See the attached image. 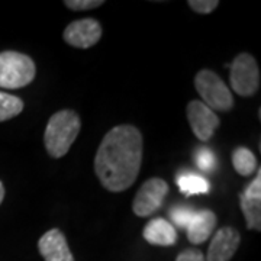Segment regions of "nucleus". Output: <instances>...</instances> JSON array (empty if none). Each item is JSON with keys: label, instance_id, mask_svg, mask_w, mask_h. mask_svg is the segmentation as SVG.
Returning <instances> with one entry per match:
<instances>
[{"label": "nucleus", "instance_id": "f8f14e48", "mask_svg": "<svg viewBox=\"0 0 261 261\" xmlns=\"http://www.w3.org/2000/svg\"><path fill=\"white\" fill-rule=\"evenodd\" d=\"M216 215L209 209H200L193 214L192 221L187 226V238L190 244L199 245L203 244L212 235L215 226H216Z\"/></svg>", "mask_w": 261, "mask_h": 261}, {"label": "nucleus", "instance_id": "412c9836", "mask_svg": "<svg viewBox=\"0 0 261 261\" xmlns=\"http://www.w3.org/2000/svg\"><path fill=\"white\" fill-rule=\"evenodd\" d=\"M176 261H205V254L196 248H187L178 254Z\"/></svg>", "mask_w": 261, "mask_h": 261}, {"label": "nucleus", "instance_id": "20e7f679", "mask_svg": "<svg viewBox=\"0 0 261 261\" xmlns=\"http://www.w3.org/2000/svg\"><path fill=\"white\" fill-rule=\"evenodd\" d=\"M195 89L211 111L228 112L233 108L232 93L219 75L211 70H200L195 75Z\"/></svg>", "mask_w": 261, "mask_h": 261}, {"label": "nucleus", "instance_id": "f257e3e1", "mask_svg": "<svg viewBox=\"0 0 261 261\" xmlns=\"http://www.w3.org/2000/svg\"><path fill=\"white\" fill-rule=\"evenodd\" d=\"M142 163V134L134 125H118L99 145L94 171L102 186L119 193L129 189L138 177Z\"/></svg>", "mask_w": 261, "mask_h": 261}, {"label": "nucleus", "instance_id": "6e6552de", "mask_svg": "<svg viewBox=\"0 0 261 261\" xmlns=\"http://www.w3.org/2000/svg\"><path fill=\"white\" fill-rule=\"evenodd\" d=\"M64 41L75 48H87L96 45L100 38H102V25L99 20L93 18L79 19L71 22L67 28L64 29Z\"/></svg>", "mask_w": 261, "mask_h": 261}, {"label": "nucleus", "instance_id": "f03ea898", "mask_svg": "<svg viewBox=\"0 0 261 261\" xmlns=\"http://www.w3.org/2000/svg\"><path fill=\"white\" fill-rule=\"evenodd\" d=\"M82 128L79 113L64 109L54 113L47 123L44 134V144L53 159H61L70 151Z\"/></svg>", "mask_w": 261, "mask_h": 261}, {"label": "nucleus", "instance_id": "f3484780", "mask_svg": "<svg viewBox=\"0 0 261 261\" xmlns=\"http://www.w3.org/2000/svg\"><path fill=\"white\" fill-rule=\"evenodd\" d=\"M193 211L187 206H176L173 209H170V218L173 221V224L176 225L180 229H186L190 221H192V216H193ZM173 225V226H174Z\"/></svg>", "mask_w": 261, "mask_h": 261}, {"label": "nucleus", "instance_id": "423d86ee", "mask_svg": "<svg viewBox=\"0 0 261 261\" xmlns=\"http://www.w3.org/2000/svg\"><path fill=\"white\" fill-rule=\"evenodd\" d=\"M168 193V185L159 177L148 178L137 192L132 209L140 218H148L159 212Z\"/></svg>", "mask_w": 261, "mask_h": 261}, {"label": "nucleus", "instance_id": "7ed1b4c3", "mask_svg": "<svg viewBox=\"0 0 261 261\" xmlns=\"http://www.w3.org/2000/svg\"><path fill=\"white\" fill-rule=\"evenodd\" d=\"M37 67L34 60L18 51L0 53V87L20 89L34 82Z\"/></svg>", "mask_w": 261, "mask_h": 261}, {"label": "nucleus", "instance_id": "4468645a", "mask_svg": "<svg viewBox=\"0 0 261 261\" xmlns=\"http://www.w3.org/2000/svg\"><path fill=\"white\" fill-rule=\"evenodd\" d=\"M177 185L180 192L186 196L206 195L211 190L209 181L202 176H197L195 173H180L177 176Z\"/></svg>", "mask_w": 261, "mask_h": 261}, {"label": "nucleus", "instance_id": "2eb2a0df", "mask_svg": "<svg viewBox=\"0 0 261 261\" xmlns=\"http://www.w3.org/2000/svg\"><path fill=\"white\" fill-rule=\"evenodd\" d=\"M232 164L235 171L240 176H251L252 173L257 168V159L254 155L251 149L245 148V147H238L233 149L232 152Z\"/></svg>", "mask_w": 261, "mask_h": 261}, {"label": "nucleus", "instance_id": "a211bd4d", "mask_svg": "<svg viewBox=\"0 0 261 261\" xmlns=\"http://www.w3.org/2000/svg\"><path fill=\"white\" fill-rule=\"evenodd\" d=\"M196 164L203 171H212L216 166L215 154L207 148H200L196 151Z\"/></svg>", "mask_w": 261, "mask_h": 261}, {"label": "nucleus", "instance_id": "aec40b11", "mask_svg": "<svg viewBox=\"0 0 261 261\" xmlns=\"http://www.w3.org/2000/svg\"><path fill=\"white\" fill-rule=\"evenodd\" d=\"M187 5L196 13L207 15L219 6V2L218 0H189Z\"/></svg>", "mask_w": 261, "mask_h": 261}, {"label": "nucleus", "instance_id": "6ab92c4d", "mask_svg": "<svg viewBox=\"0 0 261 261\" xmlns=\"http://www.w3.org/2000/svg\"><path fill=\"white\" fill-rule=\"evenodd\" d=\"M103 0H65L64 5L70 10L82 12V10H92L102 6Z\"/></svg>", "mask_w": 261, "mask_h": 261}, {"label": "nucleus", "instance_id": "dca6fc26", "mask_svg": "<svg viewBox=\"0 0 261 261\" xmlns=\"http://www.w3.org/2000/svg\"><path fill=\"white\" fill-rule=\"evenodd\" d=\"M23 102L18 96L0 92V122L9 121L23 111Z\"/></svg>", "mask_w": 261, "mask_h": 261}, {"label": "nucleus", "instance_id": "4be33fe9", "mask_svg": "<svg viewBox=\"0 0 261 261\" xmlns=\"http://www.w3.org/2000/svg\"><path fill=\"white\" fill-rule=\"evenodd\" d=\"M3 199H5V186H3V183L0 181V205H2V202H3Z\"/></svg>", "mask_w": 261, "mask_h": 261}, {"label": "nucleus", "instance_id": "39448f33", "mask_svg": "<svg viewBox=\"0 0 261 261\" xmlns=\"http://www.w3.org/2000/svg\"><path fill=\"white\" fill-rule=\"evenodd\" d=\"M231 67L229 82L237 94L250 97L260 89V68L255 58L248 53H241L235 57Z\"/></svg>", "mask_w": 261, "mask_h": 261}, {"label": "nucleus", "instance_id": "9d476101", "mask_svg": "<svg viewBox=\"0 0 261 261\" xmlns=\"http://www.w3.org/2000/svg\"><path fill=\"white\" fill-rule=\"evenodd\" d=\"M241 243V235L232 226H224L216 231L209 244L205 261H229Z\"/></svg>", "mask_w": 261, "mask_h": 261}, {"label": "nucleus", "instance_id": "9b49d317", "mask_svg": "<svg viewBox=\"0 0 261 261\" xmlns=\"http://www.w3.org/2000/svg\"><path fill=\"white\" fill-rule=\"evenodd\" d=\"M38 250L45 261H74L64 233L60 229H49L38 241Z\"/></svg>", "mask_w": 261, "mask_h": 261}, {"label": "nucleus", "instance_id": "ddd939ff", "mask_svg": "<svg viewBox=\"0 0 261 261\" xmlns=\"http://www.w3.org/2000/svg\"><path fill=\"white\" fill-rule=\"evenodd\" d=\"M144 240L151 245L159 247H171L177 243V231L170 224L167 219L163 218H154L148 224L145 225L144 231Z\"/></svg>", "mask_w": 261, "mask_h": 261}, {"label": "nucleus", "instance_id": "1a4fd4ad", "mask_svg": "<svg viewBox=\"0 0 261 261\" xmlns=\"http://www.w3.org/2000/svg\"><path fill=\"white\" fill-rule=\"evenodd\" d=\"M240 206L248 229L261 231V170L257 168L255 180L240 193Z\"/></svg>", "mask_w": 261, "mask_h": 261}, {"label": "nucleus", "instance_id": "0eeeda50", "mask_svg": "<svg viewBox=\"0 0 261 261\" xmlns=\"http://www.w3.org/2000/svg\"><path fill=\"white\" fill-rule=\"evenodd\" d=\"M186 111L187 119L196 138L203 142L211 140L221 123L218 115L211 111L202 100H192L187 105Z\"/></svg>", "mask_w": 261, "mask_h": 261}]
</instances>
